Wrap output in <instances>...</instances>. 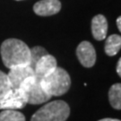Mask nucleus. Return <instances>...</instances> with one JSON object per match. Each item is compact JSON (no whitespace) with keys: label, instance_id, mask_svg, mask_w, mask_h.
Here are the masks:
<instances>
[{"label":"nucleus","instance_id":"obj_3","mask_svg":"<svg viewBox=\"0 0 121 121\" xmlns=\"http://www.w3.org/2000/svg\"><path fill=\"white\" fill-rule=\"evenodd\" d=\"M70 114L68 104L64 100H54L43 105L32 115L30 121H65Z\"/></svg>","mask_w":121,"mask_h":121},{"label":"nucleus","instance_id":"obj_13","mask_svg":"<svg viewBox=\"0 0 121 121\" xmlns=\"http://www.w3.org/2000/svg\"><path fill=\"white\" fill-rule=\"evenodd\" d=\"M0 121H25V117L15 109H3L0 112Z\"/></svg>","mask_w":121,"mask_h":121},{"label":"nucleus","instance_id":"obj_10","mask_svg":"<svg viewBox=\"0 0 121 121\" xmlns=\"http://www.w3.org/2000/svg\"><path fill=\"white\" fill-rule=\"evenodd\" d=\"M108 21L102 14L95 15L91 20V32L93 38L97 40H103L107 37Z\"/></svg>","mask_w":121,"mask_h":121},{"label":"nucleus","instance_id":"obj_18","mask_svg":"<svg viewBox=\"0 0 121 121\" xmlns=\"http://www.w3.org/2000/svg\"><path fill=\"white\" fill-rule=\"evenodd\" d=\"M99 121H120V120L119 119H116V118H108V117H107V118H102V119H100Z\"/></svg>","mask_w":121,"mask_h":121},{"label":"nucleus","instance_id":"obj_7","mask_svg":"<svg viewBox=\"0 0 121 121\" xmlns=\"http://www.w3.org/2000/svg\"><path fill=\"white\" fill-rule=\"evenodd\" d=\"M34 75V70L30 65H21L10 68L7 73L12 89H19L24 80Z\"/></svg>","mask_w":121,"mask_h":121},{"label":"nucleus","instance_id":"obj_5","mask_svg":"<svg viewBox=\"0 0 121 121\" xmlns=\"http://www.w3.org/2000/svg\"><path fill=\"white\" fill-rule=\"evenodd\" d=\"M25 96L22 90L19 89H11L10 91L0 98V109H21L26 106Z\"/></svg>","mask_w":121,"mask_h":121},{"label":"nucleus","instance_id":"obj_4","mask_svg":"<svg viewBox=\"0 0 121 121\" xmlns=\"http://www.w3.org/2000/svg\"><path fill=\"white\" fill-rule=\"evenodd\" d=\"M20 89L25 96L27 104H42L51 98V96L48 95L41 87L40 79L35 75L25 79Z\"/></svg>","mask_w":121,"mask_h":121},{"label":"nucleus","instance_id":"obj_19","mask_svg":"<svg viewBox=\"0 0 121 121\" xmlns=\"http://www.w3.org/2000/svg\"><path fill=\"white\" fill-rule=\"evenodd\" d=\"M16 1H22V0H16Z\"/></svg>","mask_w":121,"mask_h":121},{"label":"nucleus","instance_id":"obj_11","mask_svg":"<svg viewBox=\"0 0 121 121\" xmlns=\"http://www.w3.org/2000/svg\"><path fill=\"white\" fill-rule=\"evenodd\" d=\"M121 48V37L120 35L112 34L108 36L106 42L104 50L105 53L109 56H113L117 55Z\"/></svg>","mask_w":121,"mask_h":121},{"label":"nucleus","instance_id":"obj_17","mask_svg":"<svg viewBox=\"0 0 121 121\" xmlns=\"http://www.w3.org/2000/svg\"><path fill=\"white\" fill-rule=\"evenodd\" d=\"M117 28H118V30L120 31L121 30V17H117Z\"/></svg>","mask_w":121,"mask_h":121},{"label":"nucleus","instance_id":"obj_16","mask_svg":"<svg viewBox=\"0 0 121 121\" xmlns=\"http://www.w3.org/2000/svg\"><path fill=\"white\" fill-rule=\"evenodd\" d=\"M117 74L119 75V77L121 76V59L119 58L118 59V62H117Z\"/></svg>","mask_w":121,"mask_h":121},{"label":"nucleus","instance_id":"obj_14","mask_svg":"<svg viewBox=\"0 0 121 121\" xmlns=\"http://www.w3.org/2000/svg\"><path fill=\"white\" fill-rule=\"evenodd\" d=\"M48 54V51L44 48L40 47V46H36L34 48L30 49V66L33 69L34 68L36 63L39 61V58H41L43 56Z\"/></svg>","mask_w":121,"mask_h":121},{"label":"nucleus","instance_id":"obj_1","mask_svg":"<svg viewBox=\"0 0 121 121\" xmlns=\"http://www.w3.org/2000/svg\"><path fill=\"white\" fill-rule=\"evenodd\" d=\"M0 54L4 65L9 69L21 65H30V48L21 39H5L1 45Z\"/></svg>","mask_w":121,"mask_h":121},{"label":"nucleus","instance_id":"obj_12","mask_svg":"<svg viewBox=\"0 0 121 121\" xmlns=\"http://www.w3.org/2000/svg\"><path fill=\"white\" fill-rule=\"evenodd\" d=\"M108 100L112 108L116 109L121 108V84L115 83L108 90Z\"/></svg>","mask_w":121,"mask_h":121},{"label":"nucleus","instance_id":"obj_15","mask_svg":"<svg viewBox=\"0 0 121 121\" xmlns=\"http://www.w3.org/2000/svg\"><path fill=\"white\" fill-rule=\"evenodd\" d=\"M12 89L10 82L8 80L7 73H4L0 70V98L4 96Z\"/></svg>","mask_w":121,"mask_h":121},{"label":"nucleus","instance_id":"obj_2","mask_svg":"<svg viewBox=\"0 0 121 121\" xmlns=\"http://www.w3.org/2000/svg\"><path fill=\"white\" fill-rule=\"evenodd\" d=\"M40 84L48 95L61 96L67 92L71 86L68 73L61 67H56L51 73L40 79Z\"/></svg>","mask_w":121,"mask_h":121},{"label":"nucleus","instance_id":"obj_8","mask_svg":"<svg viewBox=\"0 0 121 121\" xmlns=\"http://www.w3.org/2000/svg\"><path fill=\"white\" fill-rule=\"evenodd\" d=\"M56 67H57V62H56V57L52 55L47 54L41 58H39V61L36 63L33 68L34 75L41 79L48 75L49 73H51Z\"/></svg>","mask_w":121,"mask_h":121},{"label":"nucleus","instance_id":"obj_9","mask_svg":"<svg viewBox=\"0 0 121 121\" xmlns=\"http://www.w3.org/2000/svg\"><path fill=\"white\" fill-rule=\"evenodd\" d=\"M61 9L59 0H40L33 5V11L39 16H50L57 13Z\"/></svg>","mask_w":121,"mask_h":121},{"label":"nucleus","instance_id":"obj_6","mask_svg":"<svg viewBox=\"0 0 121 121\" xmlns=\"http://www.w3.org/2000/svg\"><path fill=\"white\" fill-rule=\"evenodd\" d=\"M76 56L81 65L90 68L96 62V51L93 45L89 41H82L76 48Z\"/></svg>","mask_w":121,"mask_h":121}]
</instances>
